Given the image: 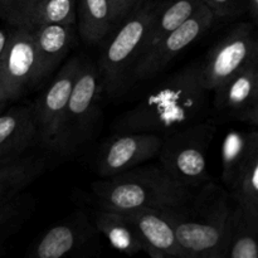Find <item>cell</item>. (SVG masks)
Here are the masks:
<instances>
[{
    "instance_id": "cell-24",
    "label": "cell",
    "mask_w": 258,
    "mask_h": 258,
    "mask_svg": "<svg viewBox=\"0 0 258 258\" xmlns=\"http://www.w3.org/2000/svg\"><path fill=\"white\" fill-rule=\"evenodd\" d=\"M35 208L32 194L22 193L0 206V243L19 231Z\"/></svg>"
},
{
    "instance_id": "cell-28",
    "label": "cell",
    "mask_w": 258,
    "mask_h": 258,
    "mask_svg": "<svg viewBox=\"0 0 258 258\" xmlns=\"http://www.w3.org/2000/svg\"><path fill=\"white\" fill-rule=\"evenodd\" d=\"M110 5L111 17L115 24L121 23V20L127 15V9H126V0H107Z\"/></svg>"
},
{
    "instance_id": "cell-10",
    "label": "cell",
    "mask_w": 258,
    "mask_h": 258,
    "mask_svg": "<svg viewBox=\"0 0 258 258\" xmlns=\"http://www.w3.org/2000/svg\"><path fill=\"white\" fill-rule=\"evenodd\" d=\"M163 136L153 133L117 134L101 149L97 174L101 179L111 178L158 158Z\"/></svg>"
},
{
    "instance_id": "cell-1",
    "label": "cell",
    "mask_w": 258,
    "mask_h": 258,
    "mask_svg": "<svg viewBox=\"0 0 258 258\" xmlns=\"http://www.w3.org/2000/svg\"><path fill=\"white\" fill-rule=\"evenodd\" d=\"M208 92L190 63L156 85L113 123L116 134L153 133L164 136L204 120L209 112Z\"/></svg>"
},
{
    "instance_id": "cell-19",
    "label": "cell",
    "mask_w": 258,
    "mask_h": 258,
    "mask_svg": "<svg viewBox=\"0 0 258 258\" xmlns=\"http://www.w3.org/2000/svg\"><path fill=\"white\" fill-rule=\"evenodd\" d=\"M258 257V219L244 213L239 206L231 209L226 258Z\"/></svg>"
},
{
    "instance_id": "cell-31",
    "label": "cell",
    "mask_w": 258,
    "mask_h": 258,
    "mask_svg": "<svg viewBox=\"0 0 258 258\" xmlns=\"http://www.w3.org/2000/svg\"><path fill=\"white\" fill-rule=\"evenodd\" d=\"M146 0H126V9H127V15L130 14L131 12H134L135 9H138L139 7L145 3Z\"/></svg>"
},
{
    "instance_id": "cell-22",
    "label": "cell",
    "mask_w": 258,
    "mask_h": 258,
    "mask_svg": "<svg viewBox=\"0 0 258 258\" xmlns=\"http://www.w3.org/2000/svg\"><path fill=\"white\" fill-rule=\"evenodd\" d=\"M202 3L203 0H174V2L161 3L151 23L143 52L153 47L161 38L183 24L201 7Z\"/></svg>"
},
{
    "instance_id": "cell-14",
    "label": "cell",
    "mask_w": 258,
    "mask_h": 258,
    "mask_svg": "<svg viewBox=\"0 0 258 258\" xmlns=\"http://www.w3.org/2000/svg\"><path fill=\"white\" fill-rule=\"evenodd\" d=\"M39 141L33 106H14L0 112V164L20 158Z\"/></svg>"
},
{
    "instance_id": "cell-2",
    "label": "cell",
    "mask_w": 258,
    "mask_h": 258,
    "mask_svg": "<svg viewBox=\"0 0 258 258\" xmlns=\"http://www.w3.org/2000/svg\"><path fill=\"white\" fill-rule=\"evenodd\" d=\"M171 223L184 258H226L231 207L228 193L211 180L179 207L161 209Z\"/></svg>"
},
{
    "instance_id": "cell-17",
    "label": "cell",
    "mask_w": 258,
    "mask_h": 258,
    "mask_svg": "<svg viewBox=\"0 0 258 258\" xmlns=\"http://www.w3.org/2000/svg\"><path fill=\"white\" fill-rule=\"evenodd\" d=\"M45 169V158L34 154H24L15 160L0 164V206L22 194Z\"/></svg>"
},
{
    "instance_id": "cell-8",
    "label": "cell",
    "mask_w": 258,
    "mask_h": 258,
    "mask_svg": "<svg viewBox=\"0 0 258 258\" xmlns=\"http://www.w3.org/2000/svg\"><path fill=\"white\" fill-rule=\"evenodd\" d=\"M214 20L209 8L202 3L201 7L183 24L139 55L133 66L130 77L143 81L150 80L160 73L181 50L209 30Z\"/></svg>"
},
{
    "instance_id": "cell-32",
    "label": "cell",
    "mask_w": 258,
    "mask_h": 258,
    "mask_svg": "<svg viewBox=\"0 0 258 258\" xmlns=\"http://www.w3.org/2000/svg\"><path fill=\"white\" fill-rule=\"evenodd\" d=\"M8 103H9V101H8V98L5 97L4 92H3L2 87H0V112H3V111L7 108Z\"/></svg>"
},
{
    "instance_id": "cell-12",
    "label": "cell",
    "mask_w": 258,
    "mask_h": 258,
    "mask_svg": "<svg viewBox=\"0 0 258 258\" xmlns=\"http://www.w3.org/2000/svg\"><path fill=\"white\" fill-rule=\"evenodd\" d=\"M82 62L83 58L78 55L70 58L57 73L49 87L43 92L35 106H33L39 139L45 145H50L54 139Z\"/></svg>"
},
{
    "instance_id": "cell-9",
    "label": "cell",
    "mask_w": 258,
    "mask_h": 258,
    "mask_svg": "<svg viewBox=\"0 0 258 258\" xmlns=\"http://www.w3.org/2000/svg\"><path fill=\"white\" fill-rule=\"evenodd\" d=\"M38 59L32 32L12 28L0 60V87L8 101H17L38 85Z\"/></svg>"
},
{
    "instance_id": "cell-21",
    "label": "cell",
    "mask_w": 258,
    "mask_h": 258,
    "mask_svg": "<svg viewBox=\"0 0 258 258\" xmlns=\"http://www.w3.org/2000/svg\"><path fill=\"white\" fill-rule=\"evenodd\" d=\"M77 20L81 38L88 44L100 43L116 25L107 0H80Z\"/></svg>"
},
{
    "instance_id": "cell-30",
    "label": "cell",
    "mask_w": 258,
    "mask_h": 258,
    "mask_svg": "<svg viewBox=\"0 0 258 258\" xmlns=\"http://www.w3.org/2000/svg\"><path fill=\"white\" fill-rule=\"evenodd\" d=\"M246 10L253 20L258 17V0H246Z\"/></svg>"
},
{
    "instance_id": "cell-16",
    "label": "cell",
    "mask_w": 258,
    "mask_h": 258,
    "mask_svg": "<svg viewBox=\"0 0 258 258\" xmlns=\"http://www.w3.org/2000/svg\"><path fill=\"white\" fill-rule=\"evenodd\" d=\"M96 228L88 223L85 216L77 214V218L70 219L52 227L43 234L33 248L35 258H60L82 246Z\"/></svg>"
},
{
    "instance_id": "cell-15",
    "label": "cell",
    "mask_w": 258,
    "mask_h": 258,
    "mask_svg": "<svg viewBox=\"0 0 258 258\" xmlns=\"http://www.w3.org/2000/svg\"><path fill=\"white\" fill-rule=\"evenodd\" d=\"M30 32L37 52L39 85L67 57L75 42V30L72 25L47 24L33 28Z\"/></svg>"
},
{
    "instance_id": "cell-5",
    "label": "cell",
    "mask_w": 258,
    "mask_h": 258,
    "mask_svg": "<svg viewBox=\"0 0 258 258\" xmlns=\"http://www.w3.org/2000/svg\"><path fill=\"white\" fill-rule=\"evenodd\" d=\"M161 3L146 0L121 20L122 24L103 48L97 66L103 93L113 97L130 78L134 63L145 47L151 23Z\"/></svg>"
},
{
    "instance_id": "cell-20",
    "label": "cell",
    "mask_w": 258,
    "mask_h": 258,
    "mask_svg": "<svg viewBox=\"0 0 258 258\" xmlns=\"http://www.w3.org/2000/svg\"><path fill=\"white\" fill-rule=\"evenodd\" d=\"M258 145L256 130L246 134L242 131H231L222 144V180L232 190L239 171L248 159L249 153Z\"/></svg>"
},
{
    "instance_id": "cell-4",
    "label": "cell",
    "mask_w": 258,
    "mask_h": 258,
    "mask_svg": "<svg viewBox=\"0 0 258 258\" xmlns=\"http://www.w3.org/2000/svg\"><path fill=\"white\" fill-rule=\"evenodd\" d=\"M103 88L98 67L83 59L50 148L63 156L77 153L95 133Z\"/></svg>"
},
{
    "instance_id": "cell-29",
    "label": "cell",
    "mask_w": 258,
    "mask_h": 258,
    "mask_svg": "<svg viewBox=\"0 0 258 258\" xmlns=\"http://www.w3.org/2000/svg\"><path fill=\"white\" fill-rule=\"evenodd\" d=\"M10 30H12V28H10V29L0 28V60H2L5 47H7L8 39H9V35H10Z\"/></svg>"
},
{
    "instance_id": "cell-27",
    "label": "cell",
    "mask_w": 258,
    "mask_h": 258,
    "mask_svg": "<svg viewBox=\"0 0 258 258\" xmlns=\"http://www.w3.org/2000/svg\"><path fill=\"white\" fill-rule=\"evenodd\" d=\"M214 19H228L246 10V0H203Z\"/></svg>"
},
{
    "instance_id": "cell-11",
    "label": "cell",
    "mask_w": 258,
    "mask_h": 258,
    "mask_svg": "<svg viewBox=\"0 0 258 258\" xmlns=\"http://www.w3.org/2000/svg\"><path fill=\"white\" fill-rule=\"evenodd\" d=\"M212 92L217 112L253 127L258 125V60L227 78Z\"/></svg>"
},
{
    "instance_id": "cell-23",
    "label": "cell",
    "mask_w": 258,
    "mask_h": 258,
    "mask_svg": "<svg viewBox=\"0 0 258 258\" xmlns=\"http://www.w3.org/2000/svg\"><path fill=\"white\" fill-rule=\"evenodd\" d=\"M258 145L249 153L248 159L236 179L232 194L237 206L252 218L258 219Z\"/></svg>"
},
{
    "instance_id": "cell-25",
    "label": "cell",
    "mask_w": 258,
    "mask_h": 258,
    "mask_svg": "<svg viewBox=\"0 0 258 258\" xmlns=\"http://www.w3.org/2000/svg\"><path fill=\"white\" fill-rule=\"evenodd\" d=\"M77 23V0H38L32 28L47 24L75 25Z\"/></svg>"
},
{
    "instance_id": "cell-26",
    "label": "cell",
    "mask_w": 258,
    "mask_h": 258,
    "mask_svg": "<svg viewBox=\"0 0 258 258\" xmlns=\"http://www.w3.org/2000/svg\"><path fill=\"white\" fill-rule=\"evenodd\" d=\"M38 0H0V19L10 28H32Z\"/></svg>"
},
{
    "instance_id": "cell-7",
    "label": "cell",
    "mask_w": 258,
    "mask_h": 258,
    "mask_svg": "<svg viewBox=\"0 0 258 258\" xmlns=\"http://www.w3.org/2000/svg\"><path fill=\"white\" fill-rule=\"evenodd\" d=\"M254 60H258L256 28L251 23H238L199 63L202 83L211 92L227 78Z\"/></svg>"
},
{
    "instance_id": "cell-6",
    "label": "cell",
    "mask_w": 258,
    "mask_h": 258,
    "mask_svg": "<svg viewBox=\"0 0 258 258\" xmlns=\"http://www.w3.org/2000/svg\"><path fill=\"white\" fill-rule=\"evenodd\" d=\"M217 133L213 121L203 120L163 136L159 164L180 184L197 189L211 180L207 153Z\"/></svg>"
},
{
    "instance_id": "cell-3",
    "label": "cell",
    "mask_w": 258,
    "mask_h": 258,
    "mask_svg": "<svg viewBox=\"0 0 258 258\" xmlns=\"http://www.w3.org/2000/svg\"><path fill=\"white\" fill-rule=\"evenodd\" d=\"M100 207L115 211L169 209L190 199L193 190L176 181L160 164L139 165L91 184Z\"/></svg>"
},
{
    "instance_id": "cell-13",
    "label": "cell",
    "mask_w": 258,
    "mask_h": 258,
    "mask_svg": "<svg viewBox=\"0 0 258 258\" xmlns=\"http://www.w3.org/2000/svg\"><path fill=\"white\" fill-rule=\"evenodd\" d=\"M118 212H121L133 224L140 239L141 248L146 254L153 258H184L175 232L161 209H133Z\"/></svg>"
},
{
    "instance_id": "cell-18",
    "label": "cell",
    "mask_w": 258,
    "mask_h": 258,
    "mask_svg": "<svg viewBox=\"0 0 258 258\" xmlns=\"http://www.w3.org/2000/svg\"><path fill=\"white\" fill-rule=\"evenodd\" d=\"M93 221L96 231L101 232L116 251L130 256L143 251L135 228L121 212L101 207Z\"/></svg>"
}]
</instances>
